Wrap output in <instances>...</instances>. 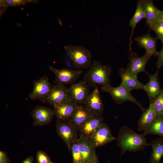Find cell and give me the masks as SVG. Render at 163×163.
I'll return each instance as SVG.
<instances>
[{"mask_svg":"<svg viewBox=\"0 0 163 163\" xmlns=\"http://www.w3.org/2000/svg\"><path fill=\"white\" fill-rule=\"evenodd\" d=\"M37 163H53L48 155L44 152L39 150L37 153Z\"/></svg>","mask_w":163,"mask_h":163,"instance_id":"obj_30","label":"cell"},{"mask_svg":"<svg viewBox=\"0 0 163 163\" xmlns=\"http://www.w3.org/2000/svg\"><path fill=\"white\" fill-rule=\"evenodd\" d=\"M34 158L32 156H29L25 159L21 163H33Z\"/></svg>","mask_w":163,"mask_h":163,"instance_id":"obj_33","label":"cell"},{"mask_svg":"<svg viewBox=\"0 0 163 163\" xmlns=\"http://www.w3.org/2000/svg\"><path fill=\"white\" fill-rule=\"evenodd\" d=\"M79 105L72 100L57 104L53 106L54 115L58 120L66 121L71 117Z\"/></svg>","mask_w":163,"mask_h":163,"instance_id":"obj_15","label":"cell"},{"mask_svg":"<svg viewBox=\"0 0 163 163\" xmlns=\"http://www.w3.org/2000/svg\"><path fill=\"white\" fill-rule=\"evenodd\" d=\"M64 49L76 68L88 69L90 67L92 56L89 50L82 45H72L64 46Z\"/></svg>","mask_w":163,"mask_h":163,"instance_id":"obj_3","label":"cell"},{"mask_svg":"<svg viewBox=\"0 0 163 163\" xmlns=\"http://www.w3.org/2000/svg\"><path fill=\"white\" fill-rule=\"evenodd\" d=\"M88 163H99V161L97 157H96L94 159Z\"/></svg>","mask_w":163,"mask_h":163,"instance_id":"obj_35","label":"cell"},{"mask_svg":"<svg viewBox=\"0 0 163 163\" xmlns=\"http://www.w3.org/2000/svg\"><path fill=\"white\" fill-rule=\"evenodd\" d=\"M49 69L55 75L54 82L56 85H65L74 83L83 73L82 70H75L69 68L56 69L52 66Z\"/></svg>","mask_w":163,"mask_h":163,"instance_id":"obj_5","label":"cell"},{"mask_svg":"<svg viewBox=\"0 0 163 163\" xmlns=\"http://www.w3.org/2000/svg\"><path fill=\"white\" fill-rule=\"evenodd\" d=\"M155 106L156 115L163 114V88L157 97L152 102Z\"/></svg>","mask_w":163,"mask_h":163,"instance_id":"obj_29","label":"cell"},{"mask_svg":"<svg viewBox=\"0 0 163 163\" xmlns=\"http://www.w3.org/2000/svg\"><path fill=\"white\" fill-rule=\"evenodd\" d=\"M1 14H2L6 9L9 7H15L24 5L29 2H35V0H1L0 1Z\"/></svg>","mask_w":163,"mask_h":163,"instance_id":"obj_26","label":"cell"},{"mask_svg":"<svg viewBox=\"0 0 163 163\" xmlns=\"http://www.w3.org/2000/svg\"><path fill=\"white\" fill-rule=\"evenodd\" d=\"M70 151L72 156V163H83L82 157L79 149L78 138L72 143Z\"/></svg>","mask_w":163,"mask_h":163,"instance_id":"obj_27","label":"cell"},{"mask_svg":"<svg viewBox=\"0 0 163 163\" xmlns=\"http://www.w3.org/2000/svg\"><path fill=\"white\" fill-rule=\"evenodd\" d=\"M144 9L146 20V25L148 27L157 21L160 10L154 5L152 0H142Z\"/></svg>","mask_w":163,"mask_h":163,"instance_id":"obj_23","label":"cell"},{"mask_svg":"<svg viewBox=\"0 0 163 163\" xmlns=\"http://www.w3.org/2000/svg\"><path fill=\"white\" fill-rule=\"evenodd\" d=\"M33 84V89L29 94V97L32 100L41 101L48 95L53 86L46 75L38 80H34Z\"/></svg>","mask_w":163,"mask_h":163,"instance_id":"obj_8","label":"cell"},{"mask_svg":"<svg viewBox=\"0 0 163 163\" xmlns=\"http://www.w3.org/2000/svg\"></svg>","mask_w":163,"mask_h":163,"instance_id":"obj_36","label":"cell"},{"mask_svg":"<svg viewBox=\"0 0 163 163\" xmlns=\"http://www.w3.org/2000/svg\"><path fill=\"white\" fill-rule=\"evenodd\" d=\"M69 100L72 99L69 96L68 88L65 85H53L48 95L42 102L53 106Z\"/></svg>","mask_w":163,"mask_h":163,"instance_id":"obj_13","label":"cell"},{"mask_svg":"<svg viewBox=\"0 0 163 163\" xmlns=\"http://www.w3.org/2000/svg\"><path fill=\"white\" fill-rule=\"evenodd\" d=\"M56 126L58 135L65 142L68 150L70 151L72 143L78 138V131L66 121L57 120Z\"/></svg>","mask_w":163,"mask_h":163,"instance_id":"obj_7","label":"cell"},{"mask_svg":"<svg viewBox=\"0 0 163 163\" xmlns=\"http://www.w3.org/2000/svg\"><path fill=\"white\" fill-rule=\"evenodd\" d=\"M157 21H163V11L160 10L158 14Z\"/></svg>","mask_w":163,"mask_h":163,"instance_id":"obj_34","label":"cell"},{"mask_svg":"<svg viewBox=\"0 0 163 163\" xmlns=\"http://www.w3.org/2000/svg\"><path fill=\"white\" fill-rule=\"evenodd\" d=\"M145 18L142 0H138L137 3L135 13L132 18L130 20L129 26L131 28L132 31L129 38V51H132L131 44L133 42L132 37L134 29L137 24L142 19Z\"/></svg>","mask_w":163,"mask_h":163,"instance_id":"obj_22","label":"cell"},{"mask_svg":"<svg viewBox=\"0 0 163 163\" xmlns=\"http://www.w3.org/2000/svg\"><path fill=\"white\" fill-rule=\"evenodd\" d=\"M117 139L112 134L107 124L103 123L88 139L94 147L96 148Z\"/></svg>","mask_w":163,"mask_h":163,"instance_id":"obj_11","label":"cell"},{"mask_svg":"<svg viewBox=\"0 0 163 163\" xmlns=\"http://www.w3.org/2000/svg\"><path fill=\"white\" fill-rule=\"evenodd\" d=\"M98 86L94 88L84 105L93 115H101L104 111V107Z\"/></svg>","mask_w":163,"mask_h":163,"instance_id":"obj_14","label":"cell"},{"mask_svg":"<svg viewBox=\"0 0 163 163\" xmlns=\"http://www.w3.org/2000/svg\"><path fill=\"white\" fill-rule=\"evenodd\" d=\"M143 133L145 135L153 134L163 136V115L156 116Z\"/></svg>","mask_w":163,"mask_h":163,"instance_id":"obj_25","label":"cell"},{"mask_svg":"<svg viewBox=\"0 0 163 163\" xmlns=\"http://www.w3.org/2000/svg\"><path fill=\"white\" fill-rule=\"evenodd\" d=\"M101 115H93L86 120L80 126L78 132L79 136L89 139L103 123Z\"/></svg>","mask_w":163,"mask_h":163,"instance_id":"obj_12","label":"cell"},{"mask_svg":"<svg viewBox=\"0 0 163 163\" xmlns=\"http://www.w3.org/2000/svg\"><path fill=\"white\" fill-rule=\"evenodd\" d=\"M90 88L84 80L73 83L68 88L69 96L79 105H84L90 94Z\"/></svg>","mask_w":163,"mask_h":163,"instance_id":"obj_6","label":"cell"},{"mask_svg":"<svg viewBox=\"0 0 163 163\" xmlns=\"http://www.w3.org/2000/svg\"><path fill=\"white\" fill-rule=\"evenodd\" d=\"M103 91L109 93L113 101L117 104L123 103L126 101L133 102L139 106L143 112L146 109L132 95L131 91L121 85L117 87H113L111 85L101 87Z\"/></svg>","mask_w":163,"mask_h":163,"instance_id":"obj_4","label":"cell"},{"mask_svg":"<svg viewBox=\"0 0 163 163\" xmlns=\"http://www.w3.org/2000/svg\"><path fill=\"white\" fill-rule=\"evenodd\" d=\"M159 70L158 69L155 74H148L149 81L145 85L144 90L147 93L150 102H152L157 97L162 89L158 77Z\"/></svg>","mask_w":163,"mask_h":163,"instance_id":"obj_18","label":"cell"},{"mask_svg":"<svg viewBox=\"0 0 163 163\" xmlns=\"http://www.w3.org/2000/svg\"><path fill=\"white\" fill-rule=\"evenodd\" d=\"M0 163H10L6 153L1 150L0 151Z\"/></svg>","mask_w":163,"mask_h":163,"instance_id":"obj_32","label":"cell"},{"mask_svg":"<svg viewBox=\"0 0 163 163\" xmlns=\"http://www.w3.org/2000/svg\"><path fill=\"white\" fill-rule=\"evenodd\" d=\"M156 116L155 105L153 103H150L149 108L143 112L138 121V130L144 132L153 121Z\"/></svg>","mask_w":163,"mask_h":163,"instance_id":"obj_21","label":"cell"},{"mask_svg":"<svg viewBox=\"0 0 163 163\" xmlns=\"http://www.w3.org/2000/svg\"><path fill=\"white\" fill-rule=\"evenodd\" d=\"M121 78V85L130 91L133 90H144V84L141 82L138 79L137 75L129 72L126 68H121L119 71Z\"/></svg>","mask_w":163,"mask_h":163,"instance_id":"obj_16","label":"cell"},{"mask_svg":"<svg viewBox=\"0 0 163 163\" xmlns=\"http://www.w3.org/2000/svg\"><path fill=\"white\" fill-rule=\"evenodd\" d=\"M158 59L156 63V65L158 69L163 66V44L162 49L160 51H158L157 56Z\"/></svg>","mask_w":163,"mask_h":163,"instance_id":"obj_31","label":"cell"},{"mask_svg":"<svg viewBox=\"0 0 163 163\" xmlns=\"http://www.w3.org/2000/svg\"><path fill=\"white\" fill-rule=\"evenodd\" d=\"M149 27L154 31L156 35V38L163 44V21H156L151 24Z\"/></svg>","mask_w":163,"mask_h":163,"instance_id":"obj_28","label":"cell"},{"mask_svg":"<svg viewBox=\"0 0 163 163\" xmlns=\"http://www.w3.org/2000/svg\"><path fill=\"white\" fill-rule=\"evenodd\" d=\"M143 133L138 134L126 126H122L119 130L117 142L121 149V155L127 151L136 152L143 151L146 146L150 145Z\"/></svg>","mask_w":163,"mask_h":163,"instance_id":"obj_1","label":"cell"},{"mask_svg":"<svg viewBox=\"0 0 163 163\" xmlns=\"http://www.w3.org/2000/svg\"><path fill=\"white\" fill-rule=\"evenodd\" d=\"M93 115L84 105H79L71 117L66 121L78 131L84 122Z\"/></svg>","mask_w":163,"mask_h":163,"instance_id":"obj_20","label":"cell"},{"mask_svg":"<svg viewBox=\"0 0 163 163\" xmlns=\"http://www.w3.org/2000/svg\"><path fill=\"white\" fill-rule=\"evenodd\" d=\"M78 148L83 163H88L96 157L95 148L89 140L79 136L78 138Z\"/></svg>","mask_w":163,"mask_h":163,"instance_id":"obj_19","label":"cell"},{"mask_svg":"<svg viewBox=\"0 0 163 163\" xmlns=\"http://www.w3.org/2000/svg\"><path fill=\"white\" fill-rule=\"evenodd\" d=\"M35 126H43L47 125L52 120L54 112L53 109L49 107L41 105L35 106L31 114Z\"/></svg>","mask_w":163,"mask_h":163,"instance_id":"obj_10","label":"cell"},{"mask_svg":"<svg viewBox=\"0 0 163 163\" xmlns=\"http://www.w3.org/2000/svg\"><path fill=\"white\" fill-rule=\"evenodd\" d=\"M112 71L111 66L94 60L83 75V80L91 88H94L98 85L101 87L110 85Z\"/></svg>","mask_w":163,"mask_h":163,"instance_id":"obj_2","label":"cell"},{"mask_svg":"<svg viewBox=\"0 0 163 163\" xmlns=\"http://www.w3.org/2000/svg\"><path fill=\"white\" fill-rule=\"evenodd\" d=\"M157 38L151 36L150 31L147 34L136 37L135 41L140 48H144L146 52L152 56H157L158 51L157 50Z\"/></svg>","mask_w":163,"mask_h":163,"instance_id":"obj_17","label":"cell"},{"mask_svg":"<svg viewBox=\"0 0 163 163\" xmlns=\"http://www.w3.org/2000/svg\"><path fill=\"white\" fill-rule=\"evenodd\" d=\"M150 145L152 148L150 159L149 163H161L163 156V140L162 137L153 140Z\"/></svg>","mask_w":163,"mask_h":163,"instance_id":"obj_24","label":"cell"},{"mask_svg":"<svg viewBox=\"0 0 163 163\" xmlns=\"http://www.w3.org/2000/svg\"><path fill=\"white\" fill-rule=\"evenodd\" d=\"M152 56L149 53L145 52L143 56L139 57L137 53L131 51L129 57V62L126 69L129 72L136 75L141 72H144L148 74L145 67Z\"/></svg>","mask_w":163,"mask_h":163,"instance_id":"obj_9","label":"cell"}]
</instances>
